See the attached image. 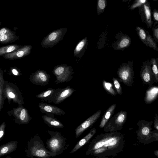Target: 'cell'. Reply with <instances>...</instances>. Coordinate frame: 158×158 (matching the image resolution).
Listing matches in <instances>:
<instances>
[{
	"instance_id": "obj_1",
	"label": "cell",
	"mask_w": 158,
	"mask_h": 158,
	"mask_svg": "<svg viewBox=\"0 0 158 158\" xmlns=\"http://www.w3.org/2000/svg\"><path fill=\"white\" fill-rule=\"evenodd\" d=\"M26 156L30 158L36 157L39 158H49L56 156L49 151L44 146L42 140L37 134L28 142L25 150Z\"/></svg>"
},
{
	"instance_id": "obj_2",
	"label": "cell",
	"mask_w": 158,
	"mask_h": 158,
	"mask_svg": "<svg viewBox=\"0 0 158 158\" xmlns=\"http://www.w3.org/2000/svg\"><path fill=\"white\" fill-rule=\"evenodd\" d=\"M118 134V133L107 134V137L106 138L98 141L94 140L86 152V155L91 153L98 154L114 148L117 146L118 142V139L116 137L118 136H117Z\"/></svg>"
},
{
	"instance_id": "obj_3",
	"label": "cell",
	"mask_w": 158,
	"mask_h": 158,
	"mask_svg": "<svg viewBox=\"0 0 158 158\" xmlns=\"http://www.w3.org/2000/svg\"><path fill=\"white\" fill-rule=\"evenodd\" d=\"M48 132L50 137L46 142V148L56 156L63 153L69 146V144H66V138L57 131L48 130Z\"/></svg>"
},
{
	"instance_id": "obj_4",
	"label": "cell",
	"mask_w": 158,
	"mask_h": 158,
	"mask_svg": "<svg viewBox=\"0 0 158 158\" xmlns=\"http://www.w3.org/2000/svg\"><path fill=\"white\" fill-rule=\"evenodd\" d=\"M56 77L54 81L55 84L68 82L73 78V66L63 64L56 66L52 71Z\"/></svg>"
},
{
	"instance_id": "obj_5",
	"label": "cell",
	"mask_w": 158,
	"mask_h": 158,
	"mask_svg": "<svg viewBox=\"0 0 158 158\" xmlns=\"http://www.w3.org/2000/svg\"><path fill=\"white\" fill-rule=\"evenodd\" d=\"M117 73L120 81L129 87L134 85V72L133 62L123 63L118 69Z\"/></svg>"
},
{
	"instance_id": "obj_6",
	"label": "cell",
	"mask_w": 158,
	"mask_h": 158,
	"mask_svg": "<svg viewBox=\"0 0 158 158\" xmlns=\"http://www.w3.org/2000/svg\"><path fill=\"white\" fill-rule=\"evenodd\" d=\"M127 112L126 111L121 110L111 117L105 126L106 131H116L121 129L126 122Z\"/></svg>"
},
{
	"instance_id": "obj_7",
	"label": "cell",
	"mask_w": 158,
	"mask_h": 158,
	"mask_svg": "<svg viewBox=\"0 0 158 158\" xmlns=\"http://www.w3.org/2000/svg\"><path fill=\"white\" fill-rule=\"evenodd\" d=\"M67 28H61L55 30L48 35L42 41L41 44L43 48H52L63 39L66 32Z\"/></svg>"
},
{
	"instance_id": "obj_8",
	"label": "cell",
	"mask_w": 158,
	"mask_h": 158,
	"mask_svg": "<svg viewBox=\"0 0 158 158\" xmlns=\"http://www.w3.org/2000/svg\"><path fill=\"white\" fill-rule=\"evenodd\" d=\"M75 91L70 86L63 88H57L47 102L54 104H59L70 96Z\"/></svg>"
},
{
	"instance_id": "obj_9",
	"label": "cell",
	"mask_w": 158,
	"mask_h": 158,
	"mask_svg": "<svg viewBox=\"0 0 158 158\" xmlns=\"http://www.w3.org/2000/svg\"><path fill=\"white\" fill-rule=\"evenodd\" d=\"M140 76L143 84L149 85L157 83L152 72L150 62L148 61L143 63Z\"/></svg>"
},
{
	"instance_id": "obj_10",
	"label": "cell",
	"mask_w": 158,
	"mask_h": 158,
	"mask_svg": "<svg viewBox=\"0 0 158 158\" xmlns=\"http://www.w3.org/2000/svg\"><path fill=\"white\" fill-rule=\"evenodd\" d=\"M101 114V110H98L78 126L75 129V137H79L85 130L95 123Z\"/></svg>"
},
{
	"instance_id": "obj_11",
	"label": "cell",
	"mask_w": 158,
	"mask_h": 158,
	"mask_svg": "<svg viewBox=\"0 0 158 158\" xmlns=\"http://www.w3.org/2000/svg\"><path fill=\"white\" fill-rule=\"evenodd\" d=\"M50 78V75L46 71L39 69L32 74L31 80L35 85L45 86L49 84Z\"/></svg>"
},
{
	"instance_id": "obj_12",
	"label": "cell",
	"mask_w": 158,
	"mask_h": 158,
	"mask_svg": "<svg viewBox=\"0 0 158 158\" xmlns=\"http://www.w3.org/2000/svg\"><path fill=\"white\" fill-rule=\"evenodd\" d=\"M38 106L41 113L46 114L63 115L65 114V112L61 108L43 102L39 103Z\"/></svg>"
},
{
	"instance_id": "obj_13",
	"label": "cell",
	"mask_w": 158,
	"mask_h": 158,
	"mask_svg": "<svg viewBox=\"0 0 158 158\" xmlns=\"http://www.w3.org/2000/svg\"><path fill=\"white\" fill-rule=\"evenodd\" d=\"M44 123L48 127L61 128L64 127L63 124L53 115H44L42 116Z\"/></svg>"
},
{
	"instance_id": "obj_14",
	"label": "cell",
	"mask_w": 158,
	"mask_h": 158,
	"mask_svg": "<svg viewBox=\"0 0 158 158\" xmlns=\"http://www.w3.org/2000/svg\"><path fill=\"white\" fill-rule=\"evenodd\" d=\"M17 141H11L0 146V157L12 153L15 151L17 147Z\"/></svg>"
},
{
	"instance_id": "obj_15",
	"label": "cell",
	"mask_w": 158,
	"mask_h": 158,
	"mask_svg": "<svg viewBox=\"0 0 158 158\" xmlns=\"http://www.w3.org/2000/svg\"><path fill=\"white\" fill-rule=\"evenodd\" d=\"M88 45L87 38L85 37L76 46L74 51V56L81 58L85 52Z\"/></svg>"
},
{
	"instance_id": "obj_16",
	"label": "cell",
	"mask_w": 158,
	"mask_h": 158,
	"mask_svg": "<svg viewBox=\"0 0 158 158\" xmlns=\"http://www.w3.org/2000/svg\"><path fill=\"white\" fill-rule=\"evenodd\" d=\"M96 131V130L95 128H93L91 130L88 134L80 140L77 143L73 148L70 152V153L72 154L74 153L83 147L94 136Z\"/></svg>"
},
{
	"instance_id": "obj_17",
	"label": "cell",
	"mask_w": 158,
	"mask_h": 158,
	"mask_svg": "<svg viewBox=\"0 0 158 158\" xmlns=\"http://www.w3.org/2000/svg\"><path fill=\"white\" fill-rule=\"evenodd\" d=\"M150 85V88L147 90L145 97L144 101L146 103H152L157 98L158 96V87Z\"/></svg>"
},
{
	"instance_id": "obj_18",
	"label": "cell",
	"mask_w": 158,
	"mask_h": 158,
	"mask_svg": "<svg viewBox=\"0 0 158 158\" xmlns=\"http://www.w3.org/2000/svg\"><path fill=\"white\" fill-rule=\"evenodd\" d=\"M116 104L114 103L110 106L106 111L102 117L99 125L100 128L104 127L114 114L116 108Z\"/></svg>"
},
{
	"instance_id": "obj_19",
	"label": "cell",
	"mask_w": 158,
	"mask_h": 158,
	"mask_svg": "<svg viewBox=\"0 0 158 158\" xmlns=\"http://www.w3.org/2000/svg\"><path fill=\"white\" fill-rule=\"evenodd\" d=\"M153 122L152 121H148L144 120H139L137 124L139 127V132L144 135H148L151 129V126Z\"/></svg>"
},
{
	"instance_id": "obj_20",
	"label": "cell",
	"mask_w": 158,
	"mask_h": 158,
	"mask_svg": "<svg viewBox=\"0 0 158 158\" xmlns=\"http://www.w3.org/2000/svg\"><path fill=\"white\" fill-rule=\"evenodd\" d=\"M55 90V89L49 88L44 91L41 92L36 97L41 99L42 102H47L53 94Z\"/></svg>"
},
{
	"instance_id": "obj_21",
	"label": "cell",
	"mask_w": 158,
	"mask_h": 158,
	"mask_svg": "<svg viewBox=\"0 0 158 158\" xmlns=\"http://www.w3.org/2000/svg\"><path fill=\"white\" fill-rule=\"evenodd\" d=\"M131 43V40L127 36H124L121 38L117 43L115 49L116 50L123 49L128 47Z\"/></svg>"
},
{
	"instance_id": "obj_22",
	"label": "cell",
	"mask_w": 158,
	"mask_h": 158,
	"mask_svg": "<svg viewBox=\"0 0 158 158\" xmlns=\"http://www.w3.org/2000/svg\"><path fill=\"white\" fill-rule=\"evenodd\" d=\"M143 8L146 21L148 27H151L152 25V22L150 7L148 4L145 3L143 4Z\"/></svg>"
},
{
	"instance_id": "obj_23",
	"label": "cell",
	"mask_w": 158,
	"mask_h": 158,
	"mask_svg": "<svg viewBox=\"0 0 158 158\" xmlns=\"http://www.w3.org/2000/svg\"><path fill=\"white\" fill-rule=\"evenodd\" d=\"M102 86L104 89L108 94L114 96L117 94V93L114 88L112 84L108 82L104 79H103Z\"/></svg>"
},
{
	"instance_id": "obj_24",
	"label": "cell",
	"mask_w": 158,
	"mask_h": 158,
	"mask_svg": "<svg viewBox=\"0 0 158 158\" xmlns=\"http://www.w3.org/2000/svg\"><path fill=\"white\" fill-rule=\"evenodd\" d=\"M151 69L157 83L158 82V70L157 60L154 58L151 59L150 61Z\"/></svg>"
},
{
	"instance_id": "obj_25",
	"label": "cell",
	"mask_w": 158,
	"mask_h": 158,
	"mask_svg": "<svg viewBox=\"0 0 158 158\" xmlns=\"http://www.w3.org/2000/svg\"><path fill=\"white\" fill-rule=\"evenodd\" d=\"M119 80V79L116 78H112L115 90L117 94L119 95H122L123 94L122 89Z\"/></svg>"
},
{
	"instance_id": "obj_26",
	"label": "cell",
	"mask_w": 158,
	"mask_h": 158,
	"mask_svg": "<svg viewBox=\"0 0 158 158\" xmlns=\"http://www.w3.org/2000/svg\"><path fill=\"white\" fill-rule=\"evenodd\" d=\"M145 44L148 46L152 48L154 50L157 51L158 48L156 44L154 41L151 36L149 34L147 35V37Z\"/></svg>"
},
{
	"instance_id": "obj_27",
	"label": "cell",
	"mask_w": 158,
	"mask_h": 158,
	"mask_svg": "<svg viewBox=\"0 0 158 158\" xmlns=\"http://www.w3.org/2000/svg\"><path fill=\"white\" fill-rule=\"evenodd\" d=\"M106 6V1L105 0H98V1L97 11L98 15L103 12Z\"/></svg>"
},
{
	"instance_id": "obj_28",
	"label": "cell",
	"mask_w": 158,
	"mask_h": 158,
	"mask_svg": "<svg viewBox=\"0 0 158 158\" xmlns=\"http://www.w3.org/2000/svg\"><path fill=\"white\" fill-rule=\"evenodd\" d=\"M136 30L140 39L145 44L147 37L145 31L143 29L139 27H137Z\"/></svg>"
},
{
	"instance_id": "obj_29",
	"label": "cell",
	"mask_w": 158,
	"mask_h": 158,
	"mask_svg": "<svg viewBox=\"0 0 158 158\" xmlns=\"http://www.w3.org/2000/svg\"><path fill=\"white\" fill-rule=\"evenodd\" d=\"M147 1L145 0H139L135 1L131 7V9H134L135 8L141 5L146 3Z\"/></svg>"
},
{
	"instance_id": "obj_30",
	"label": "cell",
	"mask_w": 158,
	"mask_h": 158,
	"mask_svg": "<svg viewBox=\"0 0 158 158\" xmlns=\"http://www.w3.org/2000/svg\"><path fill=\"white\" fill-rule=\"evenodd\" d=\"M5 124H2L0 126V141L2 139L5 132Z\"/></svg>"
},
{
	"instance_id": "obj_31",
	"label": "cell",
	"mask_w": 158,
	"mask_h": 158,
	"mask_svg": "<svg viewBox=\"0 0 158 158\" xmlns=\"http://www.w3.org/2000/svg\"><path fill=\"white\" fill-rule=\"evenodd\" d=\"M27 115L28 114L27 113V112L26 110L25 109H22L21 111L20 115V118L21 120L22 121L25 120L24 119H26L25 118Z\"/></svg>"
},
{
	"instance_id": "obj_32",
	"label": "cell",
	"mask_w": 158,
	"mask_h": 158,
	"mask_svg": "<svg viewBox=\"0 0 158 158\" xmlns=\"http://www.w3.org/2000/svg\"><path fill=\"white\" fill-rule=\"evenodd\" d=\"M154 127L157 130H158V116L156 114L154 116Z\"/></svg>"
},
{
	"instance_id": "obj_33",
	"label": "cell",
	"mask_w": 158,
	"mask_h": 158,
	"mask_svg": "<svg viewBox=\"0 0 158 158\" xmlns=\"http://www.w3.org/2000/svg\"><path fill=\"white\" fill-rule=\"evenodd\" d=\"M153 33L155 37L157 40L158 39V28L157 27L155 28L154 30Z\"/></svg>"
},
{
	"instance_id": "obj_34",
	"label": "cell",
	"mask_w": 158,
	"mask_h": 158,
	"mask_svg": "<svg viewBox=\"0 0 158 158\" xmlns=\"http://www.w3.org/2000/svg\"><path fill=\"white\" fill-rule=\"evenodd\" d=\"M153 15L155 20L157 22L158 21V12L156 10H154Z\"/></svg>"
},
{
	"instance_id": "obj_35",
	"label": "cell",
	"mask_w": 158,
	"mask_h": 158,
	"mask_svg": "<svg viewBox=\"0 0 158 158\" xmlns=\"http://www.w3.org/2000/svg\"><path fill=\"white\" fill-rule=\"evenodd\" d=\"M24 54L23 51H20L18 52L16 54L17 56L19 57H22Z\"/></svg>"
},
{
	"instance_id": "obj_36",
	"label": "cell",
	"mask_w": 158,
	"mask_h": 158,
	"mask_svg": "<svg viewBox=\"0 0 158 158\" xmlns=\"http://www.w3.org/2000/svg\"><path fill=\"white\" fill-rule=\"evenodd\" d=\"M15 49V47L14 46H10L7 48L6 52H9L13 51Z\"/></svg>"
},
{
	"instance_id": "obj_37",
	"label": "cell",
	"mask_w": 158,
	"mask_h": 158,
	"mask_svg": "<svg viewBox=\"0 0 158 158\" xmlns=\"http://www.w3.org/2000/svg\"><path fill=\"white\" fill-rule=\"evenodd\" d=\"M7 38V36L4 35H0V41H3L6 40Z\"/></svg>"
},
{
	"instance_id": "obj_38",
	"label": "cell",
	"mask_w": 158,
	"mask_h": 158,
	"mask_svg": "<svg viewBox=\"0 0 158 158\" xmlns=\"http://www.w3.org/2000/svg\"><path fill=\"white\" fill-rule=\"evenodd\" d=\"M6 32V29L4 28H3L0 30V35H5Z\"/></svg>"
},
{
	"instance_id": "obj_39",
	"label": "cell",
	"mask_w": 158,
	"mask_h": 158,
	"mask_svg": "<svg viewBox=\"0 0 158 158\" xmlns=\"http://www.w3.org/2000/svg\"><path fill=\"white\" fill-rule=\"evenodd\" d=\"M9 96L11 98H14L15 97V96L14 93L12 92H10L8 94Z\"/></svg>"
},
{
	"instance_id": "obj_40",
	"label": "cell",
	"mask_w": 158,
	"mask_h": 158,
	"mask_svg": "<svg viewBox=\"0 0 158 158\" xmlns=\"http://www.w3.org/2000/svg\"><path fill=\"white\" fill-rule=\"evenodd\" d=\"M12 73L15 75H17L18 74V71L15 69H13L12 70Z\"/></svg>"
},
{
	"instance_id": "obj_41",
	"label": "cell",
	"mask_w": 158,
	"mask_h": 158,
	"mask_svg": "<svg viewBox=\"0 0 158 158\" xmlns=\"http://www.w3.org/2000/svg\"><path fill=\"white\" fill-rule=\"evenodd\" d=\"M6 158H11V157H9V156H7V157H6Z\"/></svg>"
},
{
	"instance_id": "obj_42",
	"label": "cell",
	"mask_w": 158,
	"mask_h": 158,
	"mask_svg": "<svg viewBox=\"0 0 158 158\" xmlns=\"http://www.w3.org/2000/svg\"></svg>"
}]
</instances>
